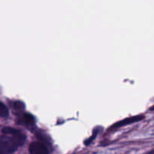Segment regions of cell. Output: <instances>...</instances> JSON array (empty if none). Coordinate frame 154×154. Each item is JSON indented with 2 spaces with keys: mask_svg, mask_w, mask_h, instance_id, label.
Segmentation results:
<instances>
[{
  "mask_svg": "<svg viewBox=\"0 0 154 154\" xmlns=\"http://www.w3.org/2000/svg\"><path fill=\"white\" fill-rule=\"evenodd\" d=\"M25 141L26 135L21 131L9 126L2 128L0 138L1 154L14 153L25 142Z\"/></svg>",
  "mask_w": 154,
  "mask_h": 154,
  "instance_id": "6da1fadb",
  "label": "cell"
},
{
  "mask_svg": "<svg viewBox=\"0 0 154 154\" xmlns=\"http://www.w3.org/2000/svg\"><path fill=\"white\" fill-rule=\"evenodd\" d=\"M30 154H49L48 147L44 143L40 141H34L29 147Z\"/></svg>",
  "mask_w": 154,
  "mask_h": 154,
  "instance_id": "7a4b0ae2",
  "label": "cell"
},
{
  "mask_svg": "<svg viewBox=\"0 0 154 154\" xmlns=\"http://www.w3.org/2000/svg\"><path fill=\"white\" fill-rule=\"evenodd\" d=\"M143 119H144V116L143 115H137V116H134V117H128V118L124 119V120H121V121L116 123L115 124L113 125L111 128H113V129H116V128L127 126V125L129 124H132V123L141 121V120H142Z\"/></svg>",
  "mask_w": 154,
  "mask_h": 154,
  "instance_id": "3957f363",
  "label": "cell"
},
{
  "mask_svg": "<svg viewBox=\"0 0 154 154\" xmlns=\"http://www.w3.org/2000/svg\"><path fill=\"white\" fill-rule=\"evenodd\" d=\"M21 120L23 122V123L29 126H32L35 123V117L31 114H24L21 117Z\"/></svg>",
  "mask_w": 154,
  "mask_h": 154,
  "instance_id": "277c9868",
  "label": "cell"
},
{
  "mask_svg": "<svg viewBox=\"0 0 154 154\" xmlns=\"http://www.w3.org/2000/svg\"><path fill=\"white\" fill-rule=\"evenodd\" d=\"M0 116L2 118L7 117L8 116V109L2 102L0 103Z\"/></svg>",
  "mask_w": 154,
  "mask_h": 154,
  "instance_id": "5b68a950",
  "label": "cell"
},
{
  "mask_svg": "<svg viewBox=\"0 0 154 154\" xmlns=\"http://www.w3.org/2000/svg\"><path fill=\"white\" fill-rule=\"evenodd\" d=\"M14 106L17 110H24L25 109V104L20 101H16L14 103Z\"/></svg>",
  "mask_w": 154,
  "mask_h": 154,
  "instance_id": "8992f818",
  "label": "cell"
},
{
  "mask_svg": "<svg viewBox=\"0 0 154 154\" xmlns=\"http://www.w3.org/2000/svg\"><path fill=\"white\" fill-rule=\"evenodd\" d=\"M146 154H154V150H151V151H150V152H148V153H146Z\"/></svg>",
  "mask_w": 154,
  "mask_h": 154,
  "instance_id": "52a82bcc",
  "label": "cell"
},
{
  "mask_svg": "<svg viewBox=\"0 0 154 154\" xmlns=\"http://www.w3.org/2000/svg\"><path fill=\"white\" fill-rule=\"evenodd\" d=\"M151 110H154V107H152V108H151Z\"/></svg>",
  "mask_w": 154,
  "mask_h": 154,
  "instance_id": "ba28073f",
  "label": "cell"
}]
</instances>
